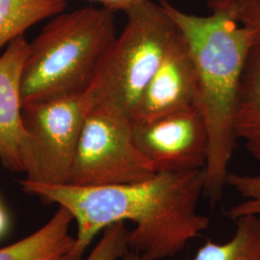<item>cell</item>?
<instances>
[{
  "label": "cell",
  "mask_w": 260,
  "mask_h": 260,
  "mask_svg": "<svg viewBox=\"0 0 260 260\" xmlns=\"http://www.w3.org/2000/svg\"><path fill=\"white\" fill-rule=\"evenodd\" d=\"M229 4L237 21L251 33L253 46L260 48V0H235Z\"/></svg>",
  "instance_id": "cell-16"
},
{
  "label": "cell",
  "mask_w": 260,
  "mask_h": 260,
  "mask_svg": "<svg viewBox=\"0 0 260 260\" xmlns=\"http://www.w3.org/2000/svg\"><path fill=\"white\" fill-rule=\"evenodd\" d=\"M74 216L59 205L50 221L26 238L0 249V260H67L75 244L70 233Z\"/></svg>",
  "instance_id": "cell-10"
},
{
  "label": "cell",
  "mask_w": 260,
  "mask_h": 260,
  "mask_svg": "<svg viewBox=\"0 0 260 260\" xmlns=\"http://www.w3.org/2000/svg\"><path fill=\"white\" fill-rule=\"evenodd\" d=\"M233 1H235V0H221L220 4H223V3H229V2H233ZM220 4H219V5H220ZM219 5H218V6H219Z\"/></svg>",
  "instance_id": "cell-21"
},
{
  "label": "cell",
  "mask_w": 260,
  "mask_h": 260,
  "mask_svg": "<svg viewBox=\"0 0 260 260\" xmlns=\"http://www.w3.org/2000/svg\"><path fill=\"white\" fill-rule=\"evenodd\" d=\"M234 132L251 156L260 162V48L254 46L242 75Z\"/></svg>",
  "instance_id": "cell-11"
},
{
  "label": "cell",
  "mask_w": 260,
  "mask_h": 260,
  "mask_svg": "<svg viewBox=\"0 0 260 260\" xmlns=\"http://www.w3.org/2000/svg\"><path fill=\"white\" fill-rule=\"evenodd\" d=\"M93 105L85 92L22 106L29 142L25 180L68 184L84 121Z\"/></svg>",
  "instance_id": "cell-6"
},
{
  "label": "cell",
  "mask_w": 260,
  "mask_h": 260,
  "mask_svg": "<svg viewBox=\"0 0 260 260\" xmlns=\"http://www.w3.org/2000/svg\"><path fill=\"white\" fill-rule=\"evenodd\" d=\"M122 260H148L143 257L141 254L136 251L128 250L125 252V254L122 256Z\"/></svg>",
  "instance_id": "cell-19"
},
{
  "label": "cell",
  "mask_w": 260,
  "mask_h": 260,
  "mask_svg": "<svg viewBox=\"0 0 260 260\" xmlns=\"http://www.w3.org/2000/svg\"><path fill=\"white\" fill-rule=\"evenodd\" d=\"M29 43L23 35L14 39L0 56V162L13 172L25 173L29 142L22 122L21 72Z\"/></svg>",
  "instance_id": "cell-9"
},
{
  "label": "cell",
  "mask_w": 260,
  "mask_h": 260,
  "mask_svg": "<svg viewBox=\"0 0 260 260\" xmlns=\"http://www.w3.org/2000/svg\"><path fill=\"white\" fill-rule=\"evenodd\" d=\"M130 231L125 222L112 223L103 230V237L86 260H118L129 250Z\"/></svg>",
  "instance_id": "cell-15"
},
{
  "label": "cell",
  "mask_w": 260,
  "mask_h": 260,
  "mask_svg": "<svg viewBox=\"0 0 260 260\" xmlns=\"http://www.w3.org/2000/svg\"><path fill=\"white\" fill-rule=\"evenodd\" d=\"M114 13L88 6L51 18L29 44L20 80L22 106L88 90L117 38Z\"/></svg>",
  "instance_id": "cell-3"
},
{
  "label": "cell",
  "mask_w": 260,
  "mask_h": 260,
  "mask_svg": "<svg viewBox=\"0 0 260 260\" xmlns=\"http://www.w3.org/2000/svg\"><path fill=\"white\" fill-rule=\"evenodd\" d=\"M90 1L101 3L103 7L111 10L113 12L122 11L125 13L127 10L133 7L141 0H90Z\"/></svg>",
  "instance_id": "cell-17"
},
{
  "label": "cell",
  "mask_w": 260,
  "mask_h": 260,
  "mask_svg": "<svg viewBox=\"0 0 260 260\" xmlns=\"http://www.w3.org/2000/svg\"><path fill=\"white\" fill-rule=\"evenodd\" d=\"M158 2L175 21L194 60V104L205 119L209 137L205 193L217 203L226 184L229 163L236 146V103L253 42L229 3L219 5L211 15L197 16L178 9L168 0Z\"/></svg>",
  "instance_id": "cell-2"
},
{
  "label": "cell",
  "mask_w": 260,
  "mask_h": 260,
  "mask_svg": "<svg viewBox=\"0 0 260 260\" xmlns=\"http://www.w3.org/2000/svg\"><path fill=\"white\" fill-rule=\"evenodd\" d=\"M226 184L241 196L244 201L240 204L231 206L225 215L232 220L247 215L260 217V174L238 175L229 174Z\"/></svg>",
  "instance_id": "cell-14"
},
{
  "label": "cell",
  "mask_w": 260,
  "mask_h": 260,
  "mask_svg": "<svg viewBox=\"0 0 260 260\" xmlns=\"http://www.w3.org/2000/svg\"><path fill=\"white\" fill-rule=\"evenodd\" d=\"M25 193L55 203L73 214L77 235L67 260H82L95 235L112 223L130 221L129 250L148 260L173 257L209 226L199 213L205 170L157 173L149 179L102 186L42 184L20 181Z\"/></svg>",
  "instance_id": "cell-1"
},
{
  "label": "cell",
  "mask_w": 260,
  "mask_h": 260,
  "mask_svg": "<svg viewBox=\"0 0 260 260\" xmlns=\"http://www.w3.org/2000/svg\"><path fill=\"white\" fill-rule=\"evenodd\" d=\"M126 23L99 66L86 93L93 105L129 117L179 31L159 2L141 0L125 12Z\"/></svg>",
  "instance_id": "cell-4"
},
{
  "label": "cell",
  "mask_w": 260,
  "mask_h": 260,
  "mask_svg": "<svg viewBox=\"0 0 260 260\" xmlns=\"http://www.w3.org/2000/svg\"><path fill=\"white\" fill-rule=\"evenodd\" d=\"M234 222L236 231L230 241L207 239L193 260H260V217L247 215Z\"/></svg>",
  "instance_id": "cell-13"
},
{
  "label": "cell",
  "mask_w": 260,
  "mask_h": 260,
  "mask_svg": "<svg viewBox=\"0 0 260 260\" xmlns=\"http://www.w3.org/2000/svg\"><path fill=\"white\" fill-rule=\"evenodd\" d=\"M155 174L134 143L129 117L103 105H93L84 121L68 184H126Z\"/></svg>",
  "instance_id": "cell-5"
},
{
  "label": "cell",
  "mask_w": 260,
  "mask_h": 260,
  "mask_svg": "<svg viewBox=\"0 0 260 260\" xmlns=\"http://www.w3.org/2000/svg\"><path fill=\"white\" fill-rule=\"evenodd\" d=\"M133 140L155 173L205 169L209 137L195 104L149 121L132 122Z\"/></svg>",
  "instance_id": "cell-7"
},
{
  "label": "cell",
  "mask_w": 260,
  "mask_h": 260,
  "mask_svg": "<svg viewBox=\"0 0 260 260\" xmlns=\"http://www.w3.org/2000/svg\"><path fill=\"white\" fill-rule=\"evenodd\" d=\"M7 224H8L7 215L5 213V211L3 210V208L0 206V236L6 232Z\"/></svg>",
  "instance_id": "cell-18"
},
{
  "label": "cell",
  "mask_w": 260,
  "mask_h": 260,
  "mask_svg": "<svg viewBox=\"0 0 260 260\" xmlns=\"http://www.w3.org/2000/svg\"><path fill=\"white\" fill-rule=\"evenodd\" d=\"M196 69L190 48L178 33L151 76L131 122H142L194 104Z\"/></svg>",
  "instance_id": "cell-8"
},
{
  "label": "cell",
  "mask_w": 260,
  "mask_h": 260,
  "mask_svg": "<svg viewBox=\"0 0 260 260\" xmlns=\"http://www.w3.org/2000/svg\"><path fill=\"white\" fill-rule=\"evenodd\" d=\"M208 3V6L211 10L216 9L218 7V5L220 4L221 0H206Z\"/></svg>",
  "instance_id": "cell-20"
},
{
  "label": "cell",
  "mask_w": 260,
  "mask_h": 260,
  "mask_svg": "<svg viewBox=\"0 0 260 260\" xmlns=\"http://www.w3.org/2000/svg\"><path fill=\"white\" fill-rule=\"evenodd\" d=\"M66 6L67 0H0V48Z\"/></svg>",
  "instance_id": "cell-12"
}]
</instances>
